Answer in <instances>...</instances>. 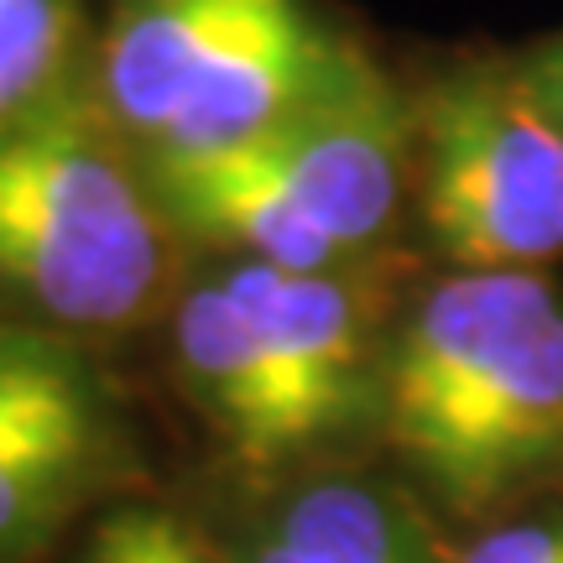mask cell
<instances>
[{
    "instance_id": "cell-1",
    "label": "cell",
    "mask_w": 563,
    "mask_h": 563,
    "mask_svg": "<svg viewBox=\"0 0 563 563\" xmlns=\"http://www.w3.org/2000/svg\"><path fill=\"white\" fill-rule=\"evenodd\" d=\"M386 433L443 501L481 511L563 464V302L538 272L439 282L382 376Z\"/></svg>"
},
{
    "instance_id": "cell-2",
    "label": "cell",
    "mask_w": 563,
    "mask_h": 563,
    "mask_svg": "<svg viewBox=\"0 0 563 563\" xmlns=\"http://www.w3.org/2000/svg\"><path fill=\"white\" fill-rule=\"evenodd\" d=\"M167 272V214L104 104L68 84L0 125V292L58 329H125Z\"/></svg>"
},
{
    "instance_id": "cell-3",
    "label": "cell",
    "mask_w": 563,
    "mask_h": 563,
    "mask_svg": "<svg viewBox=\"0 0 563 563\" xmlns=\"http://www.w3.org/2000/svg\"><path fill=\"white\" fill-rule=\"evenodd\" d=\"M422 224L464 272H532L563 251V125L532 79H443L418 121Z\"/></svg>"
},
{
    "instance_id": "cell-4",
    "label": "cell",
    "mask_w": 563,
    "mask_h": 563,
    "mask_svg": "<svg viewBox=\"0 0 563 563\" xmlns=\"http://www.w3.org/2000/svg\"><path fill=\"white\" fill-rule=\"evenodd\" d=\"M241 146H251V157L277 178L282 194L344 256L371 251L397 214L407 121L391 84L365 58H355L329 89Z\"/></svg>"
},
{
    "instance_id": "cell-5",
    "label": "cell",
    "mask_w": 563,
    "mask_h": 563,
    "mask_svg": "<svg viewBox=\"0 0 563 563\" xmlns=\"http://www.w3.org/2000/svg\"><path fill=\"white\" fill-rule=\"evenodd\" d=\"M355 58L302 0H230L173 121L146 152L241 146L329 89Z\"/></svg>"
},
{
    "instance_id": "cell-6",
    "label": "cell",
    "mask_w": 563,
    "mask_h": 563,
    "mask_svg": "<svg viewBox=\"0 0 563 563\" xmlns=\"http://www.w3.org/2000/svg\"><path fill=\"white\" fill-rule=\"evenodd\" d=\"M220 282L277 365L308 449L344 433L376 391L365 313L350 282L340 272H287L262 262H235Z\"/></svg>"
},
{
    "instance_id": "cell-7",
    "label": "cell",
    "mask_w": 563,
    "mask_h": 563,
    "mask_svg": "<svg viewBox=\"0 0 563 563\" xmlns=\"http://www.w3.org/2000/svg\"><path fill=\"white\" fill-rule=\"evenodd\" d=\"M146 183L167 224L209 245L235 251V262L287 272H340L350 256L277 188L251 157V146L220 152H146Z\"/></svg>"
},
{
    "instance_id": "cell-8",
    "label": "cell",
    "mask_w": 563,
    "mask_h": 563,
    "mask_svg": "<svg viewBox=\"0 0 563 563\" xmlns=\"http://www.w3.org/2000/svg\"><path fill=\"white\" fill-rule=\"evenodd\" d=\"M173 350L188 397L203 407L230 454L251 470H272L308 454L302 422L282 391L277 365L266 361L256 329L245 323L224 282H203L178 302Z\"/></svg>"
},
{
    "instance_id": "cell-9",
    "label": "cell",
    "mask_w": 563,
    "mask_h": 563,
    "mask_svg": "<svg viewBox=\"0 0 563 563\" xmlns=\"http://www.w3.org/2000/svg\"><path fill=\"white\" fill-rule=\"evenodd\" d=\"M224 11L230 0H115L100 89L125 136L157 146Z\"/></svg>"
},
{
    "instance_id": "cell-10",
    "label": "cell",
    "mask_w": 563,
    "mask_h": 563,
    "mask_svg": "<svg viewBox=\"0 0 563 563\" xmlns=\"http://www.w3.org/2000/svg\"><path fill=\"white\" fill-rule=\"evenodd\" d=\"M100 460V407H63L0 428V553L37 543Z\"/></svg>"
},
{
    "instance_id": "cell-11",
    "label": "cell",
    "mask_w": 563,
    "mask_h": 563,
    "mask_svg": "<svg viewBox=\"0 0 563 563\" xmlns=\"http://www.w3.org/2000/svg\"><path fill=\"white\" fill-rule=\"evenodd\" d=\"M272 538L302 563H439L433 543L397 496L361 481L308 485L287 501Z\"/></svg>"
},
{
    "instance_id": "cell-12",
    "label": "cell",
    "mask_w": 563,
    "mask_h": 563,
    "mask_svg": "<svg viewBox=\"0 0 563 563\" xmlns=\"http://www.w3.org/2000/svg\"><path fill=\"white\" fill-rule=\"evenodd\" d=\"M74 42V0H0V125L32 115L68 89Z\"/></svg>"
},
{
    "instance_id": "cell-13",
    "label": "cell",
    "mask_w": 563,
    "mask_h": 563,
    "mask_svg": "<svg viewBox=\"0 0 563 563\" xmlns=\"http://www.w3.org/2000/svg\"><path fill=\"white\" fill-rule=\"evenodd\" d=\"M89 402H95V382L68 344L42 329L0 323V428Z\"/></svg>"
},
{
    "instance_id": "cell-14",
    "label": "cell",
    "mask_w": 563,
    "mask_h": 563,
    "mask_svg": "<svg viewBox=\"0 0 563 563\" xmlns=\"http://www.w3.org/2000/svg\"><path fill=\"white\" fill-rule=\"evenodd\" d=\"M89 563H220V553L173 511L125 506L100 522L89 543Z\"/></svg>"
},
{
    "instance_id": "cell-15",
    "label": "cell",
    "mask_w": 563,
    "mask_h": 563,
    "mask_svg": "<svg viewBox=\"0 0 563 563\" xmlns=\"http://www.w3.org/2000/svg\"><path fill=\"white\" fill-rule=\"evenodd\" d=\"M464 563H563V517L496 527L464 553Z\"/></svg>"
},
{
    "instance_id": "cell-16",
    "label": "cell",
    "mask_w": 563,
    "mask_h": 563,
    "mask_svg": "<svg viewBox=\"0 0 563 563\" xmlns=\"http://www.w3.org/2000/svg\"><path fill=\"white\" fill-rule=\"evenodd\" d=\"M527 79H532V89H538V100L559 115V125H563V37L548 47L543 58L527 68Z\"/></svg>"
},
{
    "instance_id": "cell-17",
    "label": "cell",
    "mask_w": 563,
    "mask_h": 563,
    "mask_svg": "<svg viewBox=\"0 0 563 563\" xmlns=\"http://www.w3.org/2000/svg\"><path fill=\"white\" fill-rule=\"evenodd\" d=\"M251 563H302V559H298V553H292V548H287V543H277V538L266 532L262 543L251 548Z\"/></svg>"
}]
</instances>
